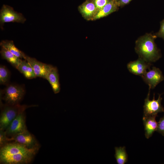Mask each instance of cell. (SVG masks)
<instances>
[{
    "label": "cell",
    "instance_id": "obj_25",
    "mask_svg": "<svg viewBox=\"0 0 164 164\" xmlns=\"http://www.w3.org/2000/svg\"><path fill=\"white\" fill-rule=\"evenodd\" d=\"M132 0H118L120 6L128 4Z\"/></svg>",
    "mask_w": 164,
    "mask_h": 164
},
{
    "label": "cell",
    "instance_id": "obj_14",
    "mask_svg": "<svg viewBox=\"0 0 164 164\" xmlns=\"http://www.w3.org/2000/svg\"><path fill=\"white\" fill-rule=\"evenodd\" d=\"M46 79L50 84L54 93L55 94L59 93L60 87L58 70L56 67L52 66Z\"/></svg>",
    "mask_w": 164,
    "mask_h": 164
},
{
    "label": "cell",
    "instance_id": "obj_26",
    "mask_svg": "<svg viewBox=\"0 0 164 164\" xmlns=\"http://www.w3.org/2000/svg\"></svg>",
    "mask_w": 164,
    "mask_h": 164
},
{
    "label": "cell",
    "instance_id": "obj_4",
    "mask_svg": "<svg viewBox=\"0 0 164 164\" xmlns=\"http://www.w3.org/2000/svg\"><path fill=\"white\" fill-rule=\"evenodd\" d=\"M25 92L22 87L17 84H11L2 91V97L7 105H15L18 104L22 99Z\"/></svg>",
    "mask_w": 164,
    "mask_h": 164
},
{
    "label": "cell",
    "instance_id": "obj_8",
    "mask_svg": "<svg viewBox=\"0 0 164 164\" xmlns=\"http://www.w3.org/2000/svg\"><path fill=\"white\" fill-rule=\"evenodd\" d=\"M147 84L150 89H154L156 86L164 80L161 70L158 68L152 67L141 77Z\"/></svg>",
    "mask_w": 164,
    "mask_h": 164
},
{
    "label": "cell",
    "instance_id": "obj_18",
    "mask_svg": "<svg viewBox=\"0 0 164 164\" xmlns=\"http://www.w3.org/2000/svg\"><path fill=\"white\" fill-rule=\"evenodd\" d=\"M17 69L27 79H31L36 77L32 67L25 60H22Z\"/></svg>",
    "mask_w": 164,
    "mask_h": 164
},
{
    "label": "cell",
    "instance_id": "obj_21",
    "mask_svg": "<svg viewBox=\"0 0 164 164\" xmlns=\"http://www.w3.org/2000/svg\"><path fill=\"white\" fill-rule=\"evenodd\" d=\"M11 140L10 138L7 136L5 131L0 130V145L2 147L5 145L9 141Z\"/></svg>",
    "mask_w": 164,
    "mask_h": 164
},
{
    "label": "cell",
    "instance_id": "obj_13",
    "mask_svg": "<svg viewBox=\"0 0 164 164\" xmlns=\"http://www.w3.org/2000/svg\"><path fill=\"white\" fill-rule=\"evenodd\" d=\"M157 116L151 115L143 116L142 120L144 126L145 136L147 139H149L156 131L158 127V122L155 118Z\"/></svg>",
    "mask_w": 164,
    "mask_h": 164
},
{
    "label": "cell",
    "instance_id": "obj_6",
    "mask_svg": "<svg viewBox=\"0 0 164 164\" xmlns=\"http://www.w3.org/2000/svg\"><path fill=\"white\" fill-rule=\"evenodd\" d=\"M149 91L146 98L145 100L143 106V116H144L151 115H156L159 113L163 112L164 109L161 104L162 98L161 94H159L158 99H155V94L153 98L151 100H149L150 89Z\"/></svg>",
    "mask_w": 164,
    "mask_h": 164
},
{
    "label": "cell",
    "instance_id": "obj_11",
    "mask_svg": "<svg viewBox=\"0 0 164 164\" xmlns=\"http://www.w3.org/2000/svg\"><path fill=\"white\" fill-rule=\"evenodd\" d=\"M10 138L29 148L38 147L34 137L27 130Z\"/></svg>",
    "mask_w": 164,
    "mask_h": 164
},
{
    "label": "cell",
    "instance_id": "obj_2",
    "mask_svg": "<svg viewBox=\"0 0 164 164\" xmlns=\"http://www.w3.org/2000/svg\"><path fill=\"white\" fill-rule=\"evenodd\" d=\"M156 37L155 35L146 34L137 40L135 49L139 58L150 63L155 62L160 58V50L154 42Z\"/></svg>",
    "mask_w": 164,
    "mask_h": 164
},
{
    "label": "cell",
    "instance_id": "obj_23",
    "mask_svg": "<svg viewBox=\"0 0 164 164\" xmlns=\"http://www.w3.org/2000/svg\"><path fill=\"white\" fill-rule=\"evenodd\" d=\"M156 131L164 136V116L160 119L158 122Z\"/></svg>",
    "mask_w": 164,
    "mask_h": 164
},
{
    "label": "cell",
    "instance_id": "obj_20",
    "mask_svg": "<svg viewBox=\"0 0 164 164\" xmlns=\"http://www.w3.org/2000/svg\"><path fill=\"white\" fill-rule=\"evenodd\" d=\"M10 78V74L8 70L4 66H0V84H5L8 82Z\"/></svg>",
    "mask_w": 164,
    "mask_h": 164
},
{
    "label": "cell",
    "instance_id": "obj_17",
    "mask_svg": "<svg viewBox=\"0 0 164 164\" xmlns=\"http://www.w3.org/2000/svg\"><path fill=\"white\" fill-rule=\"evenodd\" d=\"M1 47H4L8 50L17 57L25 59L26 55L18 49L15 45L13 41L3 40L0 43Z\"/></svg>",
    "mask_w": 164,
    "mask_h": 164
},
{
    "label": "cell",
    "instance_id": "obj_12",
    "mask_svg": "<svg viewBox=\"0 0 164 164\" xmlns=\"http://www.w3.org/2000/svg\"><path fill=\"white\" fill-rule=\"evenodd\" d=\"M79 12L84 18L93 21L98 11L92 0H87L78 7Z\"/></svg>",
    "mask_w": 164,
    "mask_h": 164
},
{
    "label": "cell",
    "instance_id": "obj_19",
    "mask_svg": "<svg viewBox=\"0 0 164 164\" xmlns=\"http://www.w3.org/2000/svg\"><path fill=\"white\" fill-rule=\"evenodd\" d=\"M114 157L117 164H125L128 161V155L125 146L115 147Z\"/></svg>",
    "mask_w": 164,
    "mask_h": 164
},
{
    "label": "cell",
    "instance_id": "obj_7",
    "mask_svg": "<svg viewBox=\"0 0 164 164\" xmlns=\"http://www.w3.org/2000/svg\"><path fill=\"white\" fill-rule=\"evenodd\" d=\"M24 111L18 114L5 131L8 137L12 138L27 130Z\"/></svg>",
    "mask_w": 164,
    "mask_h": 164
},
{
    "label": "cell",
    "instance_id": "obj_3",
    "mask_svg": "<svg viewBox=\"0 0 164 164\" xmlns=\"http://www.w3.org/2000/svg\"><path fill=\"white\" fill-rule=\"evenodd\" d=\"M28 107L18 104L7 105L2 110L0 118V130L5 131L12 121L20 112Z\"/></svg>",
    "mask_w": 164,
    "mask_h": 164
},
{
    "label": "cell",
    "instance_id": "obj_5",
    "mask_svg": "<svg viewBox=\"0 0 164 164\" xmlns=\"http://www.w3.org/2000/svg\"><path fill=\"white\" fill-rule=\"evenodd\" d=\"M26 19L20 13L15 11L11 7L4 5L0 11V28L2 29L5 22H16L23 23Z\"/></svg>",
    "mask_w": 164,
    "mask_h": 164
},
{
    "label": "cell",
    "instance_id": "obj_24",
    "mask_svg": "<svg viewBox=\"0 0 164 164\" xmlns=\"http://www.w3.org/2000/svg\"><path fill=\"white\" fill-rule=\"evenodd\" d=\"M159 32L156 33V37L161 38L164 40V19L161 22Z\"/></svg>",
    "mask_w": 164,
    "mask_h": 164
},
{
    "label": "cell",
    "instance_id": "obj_16",
    "mask_svg": "<svg viewBox=\"0 0 164 164\" xmlns=\"http://www.w3.org/2000/svg\"><path fill=\"white\" fill-rule=\"evenodd\" d=\"M0 53L3 58L7 60L16 69L22 60L4 47H1Z\"/></svg>",
    "mask_w": 164,
    "mask_h": 164
},
{
    "label": "cell",
    "instance_id": "obj_15",
    "mask_svg": "<svg viewBox=\"0 0 164 164\" xmlns=\"http://www.w3.org/2000/svg\"><path fill=\"white\" fill-rule=\"evenodd\" d=\"M119 6L118 0H110L98 11L93 20L98 19L107 16L116 11Z\"/></svg>",
    "mask_w": 164,
    "mask_h": 164
},
{
    "label": "cell",
    "instance_id": "obj_1",
    "mask_svg": "<svg viewBox=\"0 0 164 164\" xmlns=\"http://www.w3.org/2000/svg\"><path fill=\"white\" fill-rule=\"evenodd\" d=\"M39 149L29 148L17 142L7 143L1 148L0 161L4 164H23L30 162Z\"/></svg>",
    "mask_w": 164,
    "mask_h": 164
},
{
    "label": "cell",
    "instance_id": "obj_9",
    "mask_svg": "<svg viewBox=\"0 0 164 164\" xmlns=\"http://www.w3.org/2000/svg\"><path fill=\"white\" fill-rule=\"evenodd\" d=\"M26 60L32 67L36 77L46 79L52 65L40 62L35 58L26 55Z\"/></svg>",
    "mask_w": 164,
    "mask_h": 164
},
{
    "label": "cell",
    "instance_id": "obj_22",
    "mask_svg": "<svg viewBox=\"0 0 164 164\" xmlns=\"http://www.w3.org/2000/svg\"><path fill=\"white\" fill-rule=\"evenodd\" d=\"M98 11L104 7L110 0H92Z\"/></svg>",
    "mask_w": 164,
    "mask_h": 164
},
{
    "label": "cell",
    "instance_id": "obj_10",
    "mask_svg": "<svg viewBox=\"0 0 164 164\" xmlns=\"http://www.w3.org/2000/svg\"><path fill=\"white\" fill-rule=\"evenodd\" d=\"M151 63L139 58L136 60L131 61L127 65L129 71L135 75L142 76L151 68Z\"/></svg>",
    "mask_w": 164,
    "mask_h": 164
}]
</instances>
